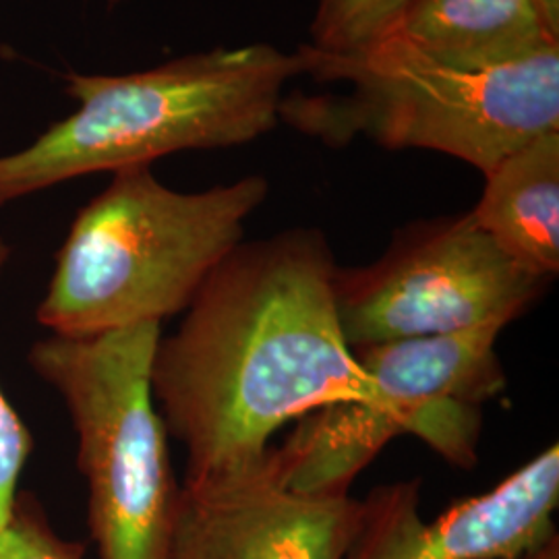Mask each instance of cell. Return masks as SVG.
Returning a JSON list of instances; mask_svg holds the SVG:
<instances>
[{
	"instance_id": "1",
	"label": "cell",
	"mask_w": 559,
	"mask_h": 559,
	"mask_svg": "<svg viewBox=\"0 0 559 559\" xmlns=\"http://www.w3.org/2000/svg\"><path fill=\"white\" fill-rule=\"evenodd\" d=\"M336 270L318 228L242 240L160 338L152 390L168 436L187 450L185 480L251 471L284 425L376 396L340 328Z\"/></svg>"
},
{
	"instance_id": "2",
	"label": "cell",
	"mask_w": 559,
	"mask_h": 559,
	"mask_svg": "<svg viewBox=\"0 0 559 559\" xmlns=\"http://www.w3.org/2000/svg\"><path fill=\"white\" fill-rule=\"evenodd\" d=\"M297 75V52L272 44L212 48L127 75L71 73L64 92L78 110L0 156V207L80 177L260 140Z\"/></svg>"
},
{
	"instance_id": "3",
	"label": "cell",
	"mask_w": 559,
	"mask_h": 559,
	"mask_svg": "<svg viewBox=\"0 0 559 559\" xmlns=\"http://www.w3.org/2000/svg\"><path fill=\"white\" fill-rule=\"evenodd\" d=\"M300 75L338 83L332 94H290L280 120L346 147L359 138L385 150H429L483 175L543 133L559 131V46L500 69H460L399 36L350 52L297 50Z\"/></svg>"
},
{
	"instance_id": "4",
	"label": "cell",
	"mask_w": 559,
	"mask_h": 559,
	"mask_svg": "<svg viewBox=\"0 0 559 559\" xmlns=\"http://www.w3.org/2000/svg\"><path fill=\"white\" fill-rule=\"evenodd\" d=\"M267 195L260 175L185 193L152 166L115 173L71 224L36 320L85 338L185 313Z\"/></svg>"
},
{
	"instance_id": "5",
	"label": "cell",
	"mask_w": 559,
	"mask_h": 559,
	"mask_svg": "<svg viewBox=\"0 0 559 559\" xmlns=\"http://www.w3.org/2000/svg\"><path fill=\"white\" fill-rule=\"evenodd\" d=\"M162 325L143 323L29 348V367L59 392L78 433L98 559H170L180 485L152 390Z\"/></svg>"
},
{
	"instance_id": "6",
	"label": "cell",
	"mask_w": 559,
	"mask_h": 559,
	"mask_svg": "<svg viewBox=\"0 0 559 559\" xmlns=\"http://www.w3.org/2000/svg\"><path fill=\"white\" fill-rule=\"evenodd\" d=\"M500 328L399 340L353 350L376 396L321 406L272 448L284 483L302 493H348L385 443L415 436L459 468L477 464L483 404L506 388Z\"/></svg>"
},
{
	"instance_id": "7",
	"label": "cell",
	"mask_w": 559,
	"mask_h": 559,
	"mask_svg": "<svg viewBox=\"0 0 559 559\" xmlns=\"http://www.w3.org/2000/svg\"><path fill=\"white\" fill-rule=\"evenodd\" d=\"M549 280L512 260L471 212L413 222L380 260L338 267L334 299L350 350L399 340L503 330Z\"/></svg>"
},
{
	"instance_id": "8",
	"label": "cell",
	"mask_w": 559,
	"mask_h": 559,
	"mask_svg": "<svg viewBox=\"0 0 559 559\" xmlns=\"http://www.w3.org/2000/svg\"><path fill=\"white\" fill-rule=\"evenodd\" d=\"M346 559H522L556 539L559 448L551 443L487 493L420 514V480L378 487L360 501Z\"/></svg>"
},
{
	"instance_id": "9",
	"label": "cell",
	"mask_w": 559,
	"mask_h": 559,
	"mask_svg": "<svg viewBox=\"0 0 559 559\" xmlns=\"http://www.w3.org/2000/svg\"><path fill=\"white\" fill-rule=\"evenodd\" d=\"M362 503L290 489L274 454L224 479L185 480L170 559H346Z\"/></svg>"
},
{
	"instance_id": "10",
	"label": "cell",
	"mask_w": 559,
	"mask_h": 559,
	"mask_svg": "<svg viewBox=\"0 0 559 559\" xmlns=\"http://www.w3.org/2000/svg\"><path fill=\"white\" fill-rule=\"evenodd\" d=\"M394 36L441 64L477 71L559 46L537 0H413Z\"/></svg>"
},
{
	"instance_id": "11",
	"label": "cell",
	"mask_w": 559,
	"mask_h": 559,
	"mask_svg": "<svg viewBox=\"0 0 559 559\" xmlns=\"http://www.w3.org/2000/svg\"><path fill=\"white\" fill-rule=\"evenodd\" d=\"M471 216L540 278L559 272V131L543 133L493 166Z\"/></svg>"
},
{
	"instance_id": "12",
	"label": "cell",
	"mask_w": 559,
	"mask_h": 559,
	"mask_svg": "<svg viewBox=\"0 0 559 559\" xmlns=\"http://www.w3.org/2000/svg\"><path fill=\"white\" fill-rule=\"evenodd\" d=\"M413 0H316L311 41L321 52H350L394 34Z\"/></svg>"
},
{
	"instance_id": "13",
	"label": "cell",
	"mask_w": 559,
	"mask_h": 559,
	"mask_svg": "<svg viewBox=\"0 0 559 559\" xmlns=\"http://www.w3.org/2000/svg\"><path fill=\"white\" fill-rule=\"evenodd\" d=\"M81 543L60 537L40 501L21 491L13 516L0 528V559H83Z\"/></svg>"
},
{
	"instance_id": "14",
	"label": "cell",
	"mask_w": 559,
	"mask_h": 559,
	"mask_svg": "<svg viewBox=\"0 0 559 559\" xmlns=\"http://www.w3.org/2000/svg\"><path fill=\"white\" fill-rule=\"evenodd\" d=\"M11 260V245L0 235V274ZM34 452V438L20 413L0 390V528L11 520L20 498V479Z\"/></svg>"
},
{
	"instance_id": "15",
	"label": "cell",
	"mask_w": 559,
	"mask_h": 559,
	"mask_svg": "<svg viewBox=\"0 0 559 559\" xmlns=\"http://www.w3.org/2000/svg\"><path fill=\"white\" fill-rule=\"evenodd\" d=\"M537 4L551 29L559 34V0H537Z\"/></svg>"
},
{
	"instance_id": "16",
	"label": "cell",
	"mask_w": 559,
	"mask_h": 559,
	"mask_svg": "<svg viewBox=\"0 0 559 559\" xmlns=\"http://www.w3.org/2000/svg\"><path fill=\"white\" fill-rule=\"evenodd\" d=\"M522 559H559V537L549 540L547 545H543L540 549Z\"/></svg>"
},
{
	"instance_id": "17",
	"label": "cell",
	"mask_w": 559,
	"mask_h": 559,
	"mask_svg": "<svg viewBox=\"0 0 559 559\" xmlns=\"http://www.w3.org/2000/svg\"><path fill=\"white\" fill-rule=\"evenodd\" d=\"M108 2H112V4H117V2H120V0H108Z\"/></svg>"
}]
</instances>
